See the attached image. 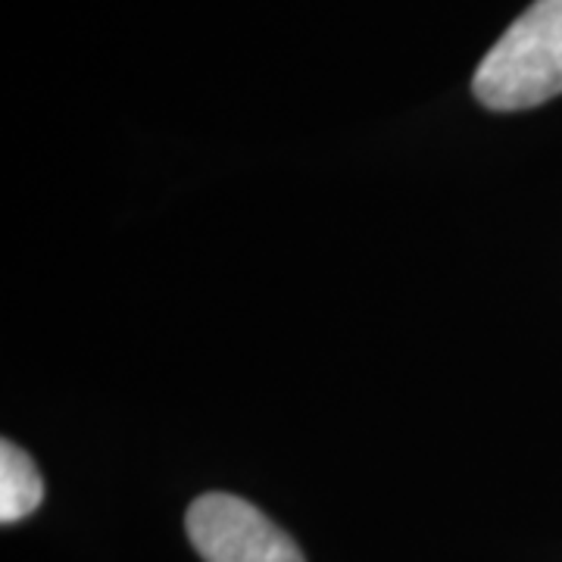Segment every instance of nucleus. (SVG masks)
Instances as JSON below:
<instances>
[{
  "label": "nucleus",
  "instance_id": "nucleus-1",
  "mask_svg": "<svg viewBox=\"0 0 562 562\" xmlns=\"http://www.w3.org/2000/svg\"><path fill=\"white\" fill-rule=\"evenodd\" d=\"M487 110H531L562 94V0H535L487 50L472 79Z\"/></svg>",
  "mask_w": 562,
  "mask_h": 562
},
{
  "label": "nucleus",
  "instance_id": "nucleus-2",
  "mask_svg": "<svg viewBox=\"0 0 562 562\" xmlns=\"http://www.w3.org/2000/svg\"><path fill=\"white\" fill-rule=\"evenodd\" d=\"M188 538L206 562H303L291 541L254 503L232 494H203L188 509Z\"/></svg>",
  "mask_w": 562,
  "mask_h": 562
},
{
  "label": "nucleus",
  "instance_id": "nucleus-3",
  "mask_svg": "<svg viewBox=\"0 0 562 562\" xmlns=\"http://www.w3.org/2000/svg\"><path fill=\"white\" fill-rule=\"evenodd\" d=\"M44 501L38 465L13 441L0 443V522L13 525L32 516Z\"/></svg>",
  "mask_w": 562,
  "mask_h": 562
}]
</instances>
